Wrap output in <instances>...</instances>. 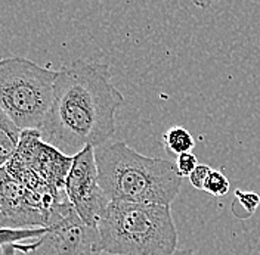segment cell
<instances>
[{"mask_svg":"<svg viewBox=\"0 0 260 255\" xmlns=\"http://www.w3.org/2000/svg\"><path fill=\"white\" fill-rule=\"evenodd\" d=\"M107 64L73 61L56 69L53 99L40 136L73 157L83 148L105 144L115 133V115L124 97Z\"/></svg>","mask_w":260,"mask_h":255,"instance_id":"cell-1","label":"cell"},{"mask_svg":"<svg viewBox=\"0 0 260 255\" xmlns=\"http://www.w3.org/2000/svg\"><path fill=\"white\" fill-rule=\"evenodd\" d=\"M99 183L110 201L172 205L182 180L175 162L146 157L124 142L95 148Z\"/></svg>","mask_w":260,"mask_h":255,"instance_id":"cell-2","label":"cell"},{"mask_svg":"<svg viewBox=\"0 0 260 255\" xmlns=\"http://www.w3.org/2000/svg\"><path fill=\"white\" fill-rule=\"evenodd\" d=\"M101 251L113 255H172L179 233L170 205L110 201L99 223Z\"/></svg>","mask_w":260,"mask_h":255,"instance_id":"cell-3","label":"cell"},{"mask_svg":"<svg viewBox=\"0 0 260 255\" xmlns=\"http://www.w3.org/2000/svg\"><path fill=\"white\" fill-rule=\"evenodd\" d=\"M56 69L27 58L0 59V108L21 130H40L53 99Z\"/></svg>","mask_w":260,"mask_h":255,"instance_id":"cell-4","label":"cell"},{"mask_svg":"<svg viewBox=\"0 0 260 255\" xmlns=\"http://www.w3.org/2000/svg\"><path fill=\"white\" fill-rule=\"evenodd\" d=\"M98 227L86 224L65 198L55 208L46 232L22 255H101Z\"/></svg>","mask_w":260,"mask_h":255,"instance_id":"cell-5","label":"cell"},{"mask_svg":"<svg viewBox=\"0 0 260 255\" xmlns=\"http://www.w3.org/2000/svg\"><path fill=\"white\" fill-rule=\"evenodd\" d=\"M64 192L68 202L81 220L89 226L98 227L110 199L99 183L95 148L86 146L73 155L71 168L65 178Z\"/></svg>","mask_w":260,"mask_h":255,"instance_id":"cell-6","label":"cell"},{"mask_svg":"<svg viewBox=\"0 0 260 255\" xmlns=\"http://www.w3.org/2000/svg\"><path fill=\"white\" fill-rule=\"evenodd\" d=\"M73 157L45 142L39 130H22L18 148L6 164L34 171L52 189L64 191L65 178L71 168Z\"/></svg>","mask_w":260,"mask_h":255,"instance_id":"cell-7","label":"cell"},{"mask_svg":"<svg viewBox=\"0 0 260 255\" xmlns=\"http://www.w3.org/2000/svg\"><path fill=\"white\" fill-rule=\"evenodd\" d=\"M46 232V227L34 229H0V255H22L32 248V243Z\"/></svg>","mask_w":260,"mask_h":255,"instance_id":"cell-8","label":"cell"},{"mask_svg":"<svg viewBox=\"0 0 260 255\" xmlns=\"http://www.w3.org/2000/svg\"><path fill=\"white\" fill-rule=\"evenodd\" d=\"M21 128L12 121V118L0 108V167H3L12 158L18 148Z\"/></svg>","mask_w":260,"mask_h":255,"instance_id":"cell-9","label":"cell"},{"mask_svg":"<svg viewBox=\"0 0 260 255\" xmlns=\"http://www.w3.org/2000/svg\"><path fill=\"white\" fill-rule=\"evenodd\" d=\"M162 143L170 154L178 157L180 154L191 152L194 149L195 140L186 128L173 126L162 134Z\"/></svg>","mask_w":260,"mask_h":255,"instance_id":"cell-10","label":"cell"},{"mask_svg":"<svg viewBox=\"0 0 260 255\" xmlns=\"http://www.w3.org/2000/svg\"><path fill=\"white\" fill-rule=\"evenodd\" d=\"M229 188H231V185H229L228 177L222 171H217V170H211V173L204 183V191L216 198L225 196L229 192Z\"/></svg>","mask_w":260,"mask_h":255,"instance_id":"cell-11","label":"cell"},{"mask_svg":"<svg viewBox=\"0 0 260 255\" xmlns=\"http://www.w3.org/2000/svg\"><path fill=\"white\" fill-rule=\"evenodd\" d=\"M234 202H238L240 207L245 211V217H250L259 208L260 196L256 192H245L241 191V189H237L235 191V201Z\"/></svg>","mask_w":260,"mask_h":255,"instance_id":"cell-12","label":"cell"},{"mask_svg":"<svg viewBox=\"0 0 260 255\" xmlns=\"http://www.w3.org/2000/svg\"><path fill=\"white\" fill-rule=\"evenodd\" d=\"M175 165L180 177H189V174L195 170V167L198 165V161L192 152H185L176 157Z\"/></svg>","mask_w":260,"mask_h":255,"instance_id":"cell-13","label":"cell"},{"mask_svg":"<svg viewBox=\"0 0 260 255\" xmlns=\"http://www.w3.org/2000/svg\"><path fill=\"white\" fill-rule=\"evenodd\" d=\"M211 173V168L209 165H206V164H198L197 167H195V170L189 174V181H191V185L194 186L195 189H198V191H204V183H206V180H207V177Z\"/></svg>","mask_w":260,"mask_h":255,"instance_id":"cell-14","label":"cell"},{"mask_svg":"<svg viewBox=\"0 0 260 255\" xmlns=\"http://www.w3.org/2000/svg\"><path fill=\"white\" fill-rule=\"evenodd\" d=\"M217 0H192L197 8H201V9H209L213 3H216Z\"/></svg>","mask_w":260,"mask_h":255,"instance_id":"cell-15","label":"cell"},{"mask_svg":"<svg viewBox=\"0 0 260 255\" xmlns=\"http://www.w3.org/2000/svg\"><path fill=\"white\" fill-rule=\"evenodd\" d=\"M101 255H113V254H107V252H102ZM172 255H197L192 251V249H178L175 254H172Z\"/></svg>","mask_w":260,"mask_h":255,"instance_id":"cell-16","label":"cell"},{"mask_svg":"<svg viewBox=\"0 0 260 255\" xmlns=\"http://www.w3.org/2000/svg\"><path fill=\"white\" fill-rule=\"evenodd\" d=\"M5 227H9V224H8V220L5 218V215L0 212V229H5Z\"/></svg>","mask_w":260,"mask_h":255,"instance_id":"cell-17","label":"cell"}]
</instances>
